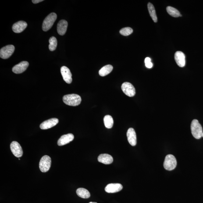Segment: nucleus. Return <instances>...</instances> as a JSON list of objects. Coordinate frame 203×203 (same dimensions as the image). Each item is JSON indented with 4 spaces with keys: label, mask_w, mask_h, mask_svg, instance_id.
<instances>
[{
    "label": "nucleus",
    "mask_w": 203,
    "mask_h": 203,
    "mask_svg": "<svg viewBox=\"0 0 203 203\" xmlns=\"http://www.w3.org/2000/svg\"><path fill=\"white\" fill-rule=\"evenodd\" d=\"M145 66L146 67L151 69L153 67V64L151 62V59L149 57H146L145 58Z\"/></svg>",
    "instance_id": "a878e982"
},
{
    "label": "nucleus",
    "mask_w": 203,
    "mask_h": 203,
    "mask_svg": "<svg viewBox=\"0 0 203 203\" xmlns=\"http://www.w3.org/2000/svg\"><path fill=\"white\" fill-rule=\"evenodd\" d=\"M64 102L66 105L71 106H76L81 103V98L80 96L77 94H72L64 96Z\"/></svg>",
    "instance_id": "f257e3e1"
},
{
    "label": "nucleus",
    "mask_w": 203,
    "mask_h": 203,
    "mask_svg": "<svg viewBox=\"0 0 203 203\" xmlns=\"http://www.w3.org/2000/svg\"><path fill=\"white\" fill-rule=\"evenodd\" d=\"M133 33V30L130 27H126L122 28L120 30V33L123 36H128L130 35Z\"/></svg>",
    "instance_id": "393cba45"
},
{
    "label": "nucleus",
    "mask_w": 203,
    "mask_h": 203,
    "mask_svg": "<svg viewBox=\"0 0 203 203\" xmlns=\"http://www.w3.org/2000/svg\"><path fill=\"white\" fill-rule=\"evenodd\" d=\"M49 49L51 51H55L57 45V41L56 38L54 37H51L49 40Z\"/></svg>",
    "instance_id": "b1692460"
},
{
    "label": "nucleus",
    "mask_w": 203,
    "mask_h": 203,
    "mask_svg": "<svg viewBox=\"0 0 203 203\" xmlns=\"http://www.w3.org/2000/svg\"><path fill=\"white\" fill-rule=\"evenodd\" d=\"M89 203H97L95 202H90Z\"/></svg>",
    "instance_id": "cd10ccee"
},
{
    "label": "nucleus",
    "mask_w": 203,
    "mask_h": 203,
    "mask_svg": "<svg viewBox=\"0 0 203 203\" xmlns=\"http://www.w3.org/2000/svg\"><path fill=\"white\" fill-rule=\"evenodd\" d=\"M121 88L123 93L129 97H133L135 95V88L131 83L125 82L122 84Z\"/></svg>",
    "instance_id": "0eeeda50"
},
{
    "label": "nucleus",
    "mask_w": 203,
    "mask_h": 203,
    "mask_svg": "<svg viewBox=\"0 0 203 203\" xmlns=\"http://www.w3.org/2000/svg\"><path fill=\"white\" fill-rule=\"evenodd\" d=\"M76 194L79 197L82 198L87 199L89 198L90 194L87 189L84 188H79L76 190Z\"/></svg>",
    "instance_id": "aec40b11"
},
{
    "label": "nucleus",
    "mask_w": 203,
    "mask_h": 203,
    "mask_svg": "<svg viewBox=\"0 0 203 203\" xmlns=\"http://www.w3.org/2000/svg\"><path fill=\"white\" fill-rule=\"evenodd\" d=\"M123 189V186L119 183H110L105 188V191L108 193H115L119 192Z\"/></svg>",
    "instance_id": "9b49d317"
},
{
    "label": "nucleus",
    "mask_w": 203,
    "mask_h": 203,
    "mask_svg": "<svg viewBox=\"0 0 203 203\" xmlns=\"http://www.w3.org/2000/svg\"><path fill=\"white\" fill-rule=\"evenodd\" d=\"M15 50L14 46L8 45L3 47L0 51V57L4 59H8L12 56Z\"/></svg>",
    "instance_id": "423d86ee"
},
{
    "label": "nucleus",
    "mask_w": 203,
    "mask_h": 203,
    "mask_svg": "<svg viewBox=\"0 0 203 203\" xmlns=\"http://www.w3.org/2000/svg\"><path fill=\"white\" fill-rule=\"evenodd\" d=\"M147 7H148V9L150 16L152 18L153 20L155 23H156V22H157V17L155 8H154L153 5L151 3H148V5H147Z\"/></svg>",
    "instance_id": "412c9836"
},
{
    "label": "nucleus",
    "mask_w": 203,
    "mask_h": 203,
    "mask_svg": "<svg viewBox=\"0 0 203 203\" xmlns=\"http://www.w3.org/2000/svg\"><path fill=\"white\" fill-rule=\"evenodd\" d=\"M57 15L56 13L52 12L44 19L42 25V29L44 31H48L52 28L54 22L56 21Z\"/></svg>",
    "instance_id": "20e7f679"
},
{
    "label": "nucleus",
    "mask_w": 203,
    "mask_h": 203,
    "mask_svg": "<svg viewBox=\"0 0 203 203\" xmlns=\"http://www.w3.org/2000/svg\"><path fill=\"white\" fill-rule=\"evenodd\" d=\"M104 125L107 128H112L114 124L113 118L110 115H106L104 119Z\"/></svg>",
    "instance_id": "4be33fe9"
},
{
    "label": "nucleus",
    "mask_w": 203,
    "mask_h": 203,
    "mask_svg": "<svg viewBox=\"0 0 203 203\" xmlns=\"http://www.w3.org/2000/svg\"><path fill=\"white\" fill-rule=\"evenodd\" d=\"M126 135L129 144L133 146H135L137 144V136L134 129L133 128H129Z\"/></svg>",
    "instance_id": "4468645a"
},
{
    "label": "nucleus",
    "mask_w": 203,
    "mask_h": 203,
    "mask_svg": "<svg viewBox=\"0 0 203 203\" xmlns=\"http://www.w3.org/2000/svg\"><path fill=\"white\" fill-rule=\"evenodd\" d=\"M166 10L168 14L173 17H178L182 16L178 10L173 7L168 6L166 8Z\"/></svg>",
    "instance_id": "5701e85b"
},
{
    "label": "nucleus",
    "mask_w": 203,
    "mask_h": 203,
    "mask_svg": "<svg viewBox=\"0 0 203 203\" xmlns=\"http://www.w3.org/2000/svg\"><path fill=\"white\" fill-rule=\"evenodd\" d=\"M29 64L28 62L23 61L20 63L15 65L12 68V72L16 74H20L25 71L28 67Z\"/></svg>",
    "instance_id": "f8f14e48"
},
{
    "label": "nucleus",
    "mask_w": 203,
    "mask_h": 203,
    "mask_svg": "<svg viewBox=\"0 0 203 203\" xmlns=\"http://www.w3.org/2000/svg\"><path fill=\"white\" fill-rule=\"evenodd\" d=\"M175 59L176 64L180 67H183L186 65V57L181 51H177L175 54Z\"/></svg>",
    "instance_id": "ddd939ff"
},
{
    "label": "nucleus",
    "mask_w": 203,
    "mask_h": 203,
    "mask_svg": "<svg viewBox=\"0 0 203 203\" xmlns=\"http://www.w3.org/2000/svg\"><path fill=\"white\" fill-rule=\"evenodd\" d=\"M59 122L57 118H52L45 121L40 125V128L42 130H47L56 125Z\"/></svg>",
    "instance_id": "9d476101"
},
{
    "label": "nucleus",
    "mask_w": 203,
    "mask_h": 203,
    "mask_svg": "<svg viewBox=\"0 0 203 203\" xmlns=\"http://www.w3.org/2000/svg\"><path fill=\"white\" fill-rule=\"evenodd\" d=\"M43 1H44L43 0H33L32 1L33 3L36 4L42 2Z\"/></svg>",
    "instance_id": "bb28decb"
},
{
    "label": "nucleus",
    "mask_w": 203,
    "mask_h": 203,
    "mask_svg": "<svg viewBox=\"0 0 203 203\" xmlns=\"http://www.w3.org/2000/svg\"><path fill=\"white\" fill-rule=\"evenodd\" d=\"M192 134L195 138H201L203 133L202 128L198 120L194 119L192 121L191 125Z\"/></svg>",
    "instance_id": "f03ea898"
},
{
    "label": "nucleus",
    "mask_w": 203,
    "mask_h": 203,
    "mask_svg": "<svg viewBox=\"0 0 203 203\" xmlns=\"http://www.w3.org/2000/svg\"><path fill=\"white\" fill-rule=\"evenodd\" d=\"M202 137H203V133H202Z\"/></svg>",
    "instance_id": "c85d7f7f"
},
{
    "label": "nucleus",
    "mask_w": 203,
    "mask_h": 203,
    "mask_svg": "<svg viewBox=\"0 0 203 203\" xmlns=\"http://www.w3.org/2000/svg\"><path fill=\"white\" fill-rule=\"evenodd\" d=\"M27 26V23L23 21L16 22L12 26V29L15 33H19L23 32Z\"/></svg>",
    "instance_id": "dca6fc26"
},
{
    "label": "nucleus",
    "mask_w": 203,
    "mask_h": 203,
    "mask_svg": "<svg viewBox=\"0 0 203 203\" xmlns=\"http://www.w3.org/2000/svg\"><path fill=\"white\" fill-rule=\"evenodd\" d=\"M113 69V67L111 65H107L101 68L99 73L100 76H105L109 74Z\"/></svg>",
    "instance_id": "6ab92c4d"
},
{
    "label": "nucleus",
    "mask_w": 203,
    "mask_h": 203,
    "mask_svg": "<svg viewBox=\"0 0 203 203\" xmlns=\"http://www.w3.org/2000/svg\"><path fill=\"white\" fill-rule=\"evenodd\" d=\"M74 138V136L72 133L64 135L58 140L57 143L58 145L59 146L66 145L73 141Z\"/></svg>",
    "instance_id": "2eb2a0df"
},
{
    "label": "nucleus",
    "mask_w": 203,
    "mask_h": 203,
    "mask_svg": "<svg viewBox=\"0 0 203 203\" xmlns=\"http://www.w3.org/2000/svg\"><path fill=\"white\" fill-rule=\"evenodd\" d=\"M61 72L64 80L67 84H71L72 81V75L69 68L65 66L62 67Z\"/></svg>",
    "instance_id": "1a4fd4ad"
},
{
    "label": "nucleus",
    "mask_w": 203,
    "mask_h": 203,
    "mask_svg": "<svg viewBox=\"0 0 203 203\" xmlns=\"http://www.w3.org/2000/svg\"><path fill=\"white\" fill-rule=\"evenodd\" d=\"M10 148L12 153L17 157L20 158L23 155V150L17 142L12 141L10 144Z\"/></svg>",
    "instance_id": "6e6552de"
},
{
    "label": "nucleus",
    "mask_w": 203,
    "mask_h": 203,
    "mask_svg": "<svg viewBox=\"0 0 203 203\" xmlns=\"http://www.w3.org/2000/svg\"><path fill=\"white\" fill-rule=\"evenodd\" d=\"M68 22L65 20L59 21L57 25V32L58 34L61 36H63L66 33L67 30Z\"/></svg>",
    "instance_id": "f3484780"
},
{
    "label": "nucleus",
    "mask_w": 203,
    "mask_h": 203,
    "mask_svg": "<svg viewBox=\"0 0 203 203\" xmlns=\"http://www.w3.org/2000/svg\"><path fill=\"white\" fill-rule=\"evenodd\" d=\"M164 167L166 170L171 171L174 169L177 165V161L175 157L171 154L166 156L163 164Z\"/></svg>",
    "instance_id": "7ed1b4c3"
},
{
    "label": "nucleus",
    "mask_w": 203,
    "mask_h": 203,
    "mask_svg": "<svg viewBox=\"0 0 203 203\" xmlns=\"http://www.w3.org/2000/svg\"><path fill=\"white\" fill-rule=\"evenodd\" d=\"M51 165V159L48 155H44L41 158L39 163L40 170L42 172H47L49 170Z\"/></svg>",
    "instance_id": "39448f33"
},
{
    "label": "nucleus",
    "mask_w": 203,
    "mask_h": 203,
    "mask_svg": "<svg viewBox=\"0 0 203 203\" xmlns=\"http://www.w3.org/2000/svg\"><path fill=\"white\" fill-rule=\"evenodd\" d=\"M98 161L105 165L112 164L113 161V158L112 156L108 154H101L98 157Z\"/></svg>",
    "instance_id": "a211bd4d"
}]
</instances>
